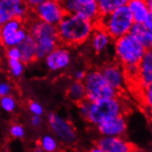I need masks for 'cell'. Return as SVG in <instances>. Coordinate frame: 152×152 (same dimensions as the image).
Returning a JSON list of instances; mask_svg holds the SVG:
<instances>
[{"mask_svg": "<svg viewBox=\"0 0 152 152\" xmlns=\"http://www.w3.org/2000/svg\"><path fill=\"white\" fill-rule=\"evenodd\" d=\"M137 81L144 88L152 85V52L147 50L144 56L138 64V78Z\"/></svg>", "mask_w": 152, "mask_h": 152, "instance_id": "9a60e30c", "label": "cell"}, {"mask_svg": "<svg viewBox=\"0 0 152 152\" xmlns=\"http://www.w3.org/2000/svg\"><path fill=\"white\" fill-rule=\"evenodd\" d=\"M31 10L24 0H0V24L11 19L26 20Z\"/></svg>", "mask_w": 152, "mask_h": 152, "instance_id": "30bf717a", "label": "cell"}, {"mask_svg": "<svg viewBox=\"0 0 152 152\" xmlns=\"http://www.w3.org/2000/svg\"><path fill=\"white\" fill-rule=\"evenodd\" d=\"M40 148L42 151L46 152H53L57 150L58 148V143L55 137L51 135L43 136L40 140Z\"/></svg>", "mask_w": 152, "mask_h": 152, "instance_id": "7402d4cb", "label": "cell"}, {"mask_svg": "<svg viewBox=\"0 0 152 152\" xmlns=\"http://www.w3.org/2000/svg\"><path fill=\"white\" fill-rule=\"evenodd\" d=\"M89 39H91V47L96 53H101L104 51L113 41L108 32L97 24L94 30L92 31Z\"/></svg>", "mask_w": 152, "mask_h": 152, "instance_id": "2e32d148", "label": "cell"}, {"mask_svg": "<svg viewBox=\"0 0 152 152\" xmlns=\"http://www.w3.org/2000/svg\"><path fill=\"white\" fill-rule=\"evenodd\" d=\"M144 101L149 107L152 105V86L149 85L144 88Z\"/></svg>", "mask_w": 152, "mask_h": 152, "instance_id": "f1b7e54d", "label": "cell"}, {"mask_svg": "<svg viewBox=\"0 0 152 152\" xmlns=\"http://www.w3.org/2000/svg\"><path fill=\"white\" fill-rule=\"evenodd\" d=\"M129 33H131L143 46L147 50L151 49L152 47V30L144 25V23L134 22L132 25Z\"/></svg>", "mask_w": 152, "mask_h": 152, "instance_id": "ac0fdd59", "label": "cell"}, {"mask_svg": "<svg viewBox=\"0 0 152 152\" xmlns=\"http://www.w3.org/2000/svg\"><path fill=\"white\" fill-rule=\"evenodd\" d=\"M31 14L40 20L56 26L66 15V11L60 0H48L37 5L31 10Z\"/></svg>", "mask_w": 152, "mask_h": 152, "instance_id": "52a82bcc", "label": "cell"}, {"mask_svg": "<svg viewBox=\"0 0 152 152\" xmlns=\"http://www.w3.org/2000/svg\"><path fill=\"white\" fill-rule=\"evenodd\" d=\"M43 59L45 61V65L49 70L57 72V71L66 69L70 65V51L66 46L58 44Z\"/></svg>", "mask_w": 152, "mask_h": 152, "instance_id": "8fae6325", "label": "cell"}, {"mask_svg": "<svg viewBox=\"0 0 152 152\" xmlns=\"http://www.w3.org/2000/svg\"><path fill=\"white\" fill-rule=\"evenodd\" d=\"M31 126L34 127H38L40 126V124H42V119H41V116L40 115H33L31 116Z\"/></svg>", "mask_w": 152, "mask_h": 152, "instance_id": "1f68e13d", "label": "cell"}, {"mask_svg": "<svg viewBox=\"0 0 152 152\" xmlns=\"http://www.w3.org/2000/svg\"><path fill=\"white\" fill-rule=\"evenodd\" d=\"M128 0H97L100 17L108 15L118 7L126 5Z\"/></svg>", "mask_w": 152, "mask_h": 152, "instance_id": "44dd1931", "label": "cell"}, {"mask_svg": "<svg viewBox=\"0 0 152 152\" xmlns=\"http://www.w3.org/2000/svg\"><path fill=\"white\" fill-rule=\"evenodd\" d=\"M0 106H1V108L5 112L12 113L15 111L17 107V102L12 95L8 94L3 97H0Z\"/></svg>", "mask_w": 152, "mask_h": 152, "instance_id": "cb8c5ba5", "label": "cell"}, {"mask_svg": "<svg viewBox=\"0 0 152 152\" xmlns=\"http://www.w3.org/2000/svg\"><path fill=\"white\" fill-rule=\"evenodd\" d=\"M143 23H144V25L147 28H148L149 30H152V14H150Z\"/></svg>", "mask_w": 152, "mask_h": 152, "instance_id": "836d02e7", "label": "cell"}, {"mask_svg": "<svg viewBox=\"0 0 152 152\" xmlns=\"http://www.w3.org/2000/svg\"><path fill=\"white\" fill-rule=\"evenodd\" d=\"M96 145L102 152H131L135 150V146L124 137L102 136L96 141Z\"/></svg>", "mask_w": 152, "mask_h": 152, "instance_id": "4fadbf2b", "label": "cell"}, {"mask_svg": "<svg viewBox=\"0 0 152 152\" xmlns=\"http://www.w3.org/2000/svg\"><path fill=\"white\" fill-rule=\"evenodd\" d=\"M96 24L104 29L114 40L130 31L134 20L128 7L124 5L108 15L100 17Z\"/></svg>", "mask_w": 152, "mask_h": 152, "instance_id": "3957f363", "label": "cell"}, {"mask_svg": "<svg viewBox=\"0 0 152 152\" xmlns=\"http://www.w3.org/2000/svg\"><path fill=\"white\" fill-rule=\"evenodd\" d=\"M6 55L7 59H20V53L18 46H10L6 48Z\"/></svg>", "mask_w": 152, "mask_h": 152, "instance_id": "83f0119b", "label": "cell"}, {"mask_svg": "<svg viewBox=\"0 0 152 152\" xmlns=\"http://www.w3.org/2000/svg\"><path fill=\"white\" fill-rule=\"evenodd\" d=\"M101 72L103 75L104 78L116 91H121L124 88L126 83V77L124 74L123 66L118 64H108L102 66Z\"/></svg>", "mask_w": 152, "mask_h": 152, "instance_id": "5bb4252c", "label": "cell"}, {"mask_svg": "<svg viewBox=\"0 0 152 152\" xmlns=\"http://www.w3.org/2000/svg\"><path fill=\"white\" fill-rule=\"evenodd\" d=\"M124 113V103L118 96L96 100L91 102L88 115L86 121L97 126L102 121Z\"/></svg>", "mask_w": 152, "mask_h": 152, "instance_id": "277c9868", "label": "cell"}, {"mask_svg": "<svg viewBox=\"0 0 152 152\" xmlns=\"http://www.w3.org/2000/svg\"><path fill=\"white\" fill-rule=\"evenodd\" d=\"M66 94L69 99L76 102L78 103L79 102H81L86 99V88L84 86L83 81H78V80H75L74 82L70 84L68 87Z\"/></svg>", "mask_w": 152, "mask_h": 152, "instance_id": "ffe728a7", "label": "cell"}, {"mask_svg": "<svg viewBox=\"0 0 152 152\" xmlns=\"http://www.w3.org/2000/svg\"><path fill=\"white\" fill-rule=\"evenodd\" d=\"M96 126L102 136L124 137L127 129V124L124 114H121L106 119Z\"/></svg>", "mask_w": 152, "mask_h": 152, "instance_id": "7c38bea8", "label": "cell"}, {"mask_svg": "<svg viewBox=\"0 0 152 152\" xmlns=\"http://www.w3.org/2000/svg\"><path fill=\"white\" fill-rule=\"evenodd\" d=\"M24 1L27 4V6L29 7L30 10H31L37 5H39L41 3H43V2H45V1H48V0H24Z\"/></svg>", "mask_w": 152, "mask_h": 152, "instance_id": "4dcf8cb0", "label": "cell"}, {"mask_svg": "<svg viewBox=\"0 0 152 152\" xmlns=\"http://www.w3.org/2000/svg\"><path fill=\"white\" fill-rule=\"evenodd\" d=\"M29 111L33 115H42L43 113V108L40 102H31L28 105Z\"/></svg>", "mask_w": 152, "mask_h": 152, "instance_id": "4316f807", "label": "cell"}, {"mask_svg": "<svg viewBox=\"0 0 152 152\" xmlns=\"http://www.w3.org/2000/svg\"><path fill=\"white\" fill-rule=\"evenodd\" d=\"M145 2L150 10H152V0H145Z\"/></svg>", "mask_w": 152, "mask_h": 152, "instance_id": "d590c367", "label": "cell"}, {"mask_svg": "<svg viewBox=\"0 0 152 152\" xmlns=\"http://www.w3.org/2000/svg\"><path fill=\"white\" fill-rule=\"evenodd\" d=\"M28 34L24 20L11 19L0 24V43L5 48L18 46Z\"/></svg>", "mask_w": 152, "mask_h": 152, "instance_id": "8992f818", "label": "cell"}, {"mask_svg": "<svg viewBox=\"0 0 152 152\" xmlns=\"http://www.w3.org/2000/svg\"><path fill=\"white\" fill-rule=\"evenodd\" d=\"M85 76H86V72L84 70H77L74 73L75 80H78V81H83Z\"/></svg>", "mask_w": 152, "mask_h": 152, "instance_id": "d6a6232c", "label": "cell"}, {"mask_svg": "<svg viewBox=\"0 0 152 152\" xmlns=\"http://www.w3.org/2000/svg\"><path fill=\"white\" fill-rule=\"evenodd\" d=\"M83 83L86 88V99L94 102L118 96V91L107 82L100 69H91L86 72Z\"/></svg>", "mask_w": 152, "mask_h": 152, "instance_id": "5b68a950", "label": "cell"}, {"mask_svg": "<svg viewBox=\"0 0 152 152\" xmlns=\"http://www.w3.org/2000/svg\"><path fill=\"white\" fill-rule=\"evenodd\" d=\"M8 60V68L10 73L15 77H20L25 69V64L20 59H7Z\"/></svg>", "mask_w": 152, "mask_h": 152, "instance_id": "603a6c76", "label": "cell"}, {"mask_svg": "<svg viewBox=\"0 0 152 152\" xmlns=\"http://www.w3.org/2000/svg\"><path fill=\"white\" fill-rule=\"evenodd\" d=\"M113 42L115 58L117 63L123 67L138 65L147 51V49L129 32L114 39Z\"/></svg>", "mask_w": 152, "mask_h": 152, "instance_id": "7a4b0ae2", "label": "cell"}, {"mask_svg": "<svg viewBox=\"0 0 152 152\" xmlns=\"http://www.w3.org/2000/svg\"><path fill=\"white\" fill-rule=\"evenodd\" d=\"M10 134L13 138L20 139L25 136L24 126L20 124H13L10 128Z\"/></svg>", "mask_w": 152, "mask_h": 152, "instance_id": "d4e9b609", "label": "cell"}, {"mask_svg": "<svg viewBox=\"0 0 152 152\" xmlns=\"http://www.w3.org/2000/svg\"><path fill=\"white\" fill-rule=\"evenodd\" d=\"M11 89H12V87L8 82H6V81L0 82V97L10 94Z\"/></svg>", "mask_w": 152, "mask_h": 152, "instance_id": "f546056e", "label": "cell"}, {"mask_svg": "<svg viewBox=\"0 0 152 152\" xmlns=\"http://www.w3.org/2000/svg\"><path fill=\"white\" fill-rule=\"evenodd\" d=\"M96 26V22L77 14L66 13L56 25L59 42L63 45H80L87 42Z\"/></svg>", "mask_w": 152, "mask_h": 152, "instance_id": "6da1fadb", "label": "cell"}, {"mask_svg": "<svg viewBox=\"0 0 152 152\" xmlns=\"http://www.w3.org/2000/svg\"><path fill=\"white\" fill-rule=\"evenodd\" d=\"M126 6L132 14L134 22L143 23L152 14V10L147 6L145 0H128Z\"/></svg>", "mask_w": 152, "mask_h": 152, "instance_id": "e0dca14e", "label": "cell"}, {"mask_svg": "<svg viewBox=\"0 0 152 152\" xmlns=\"http://www.w3.org/2000/svg\"><path fill=\"white\" fill-rule=\"evenodd\" d=\"M66 13L77 14L96 22L100 18L97 0H60Z\"/></svg>", "mask_w": 152, "mask_h": 152, "instance_id": "9c48e42d", "label": "cell"}, {"mask_svg": "<svg viewBox=\"0 0 152 152\" xmlns=\"http://www.w3.org/2000/svg\"><path fill=\"white\" fill-rule=\"evenodd\" d=\"M47 120L52 132L63 144L72 145L76 142L77 133L70 122L55 113H49Z\"/></svg>", "mask_w": 152, "mask_h": 152, "instance_id": "ba28073f", "label": "cell"}, {"mask_svg": "<svg viewBox=\"0 0 152 152\" xmlns=\"http://www.w3.org/2000/svg\"><path fill=\"white\" fill-rule=\"evenodd\" d=\"M91 151H92V152H102V151H101V149H100V148L98 147L96 144H95V146H93V147H92V148L91 149Z\"/></svg>", "mask_w": 152, "mask_h": 152, "instance_id": "e575fe53", "label": "cell"}, {"mask_svg": "<svg viewBox=\"0 0 152 152\" xmlns=\"http://www.w3.org/2000/svg\"><path fill=\"white\" fill-rule=\"evenodd\" d=\"M20 53V58L24 64L31 63L35 59V47H36V43L33 38L30 34L27 35V37L18 45Z\"/></svg>", "mask_w": 152, "mask_h": 152, "instance_id": "d6986e66", "label": "cell"}, {"mask_svg": "<svg viewBox=\"0 0 152 152\" xmlns=\"http://www.w3.org/2000/svg\"><path fill=\"white\" fill-rule=\"evenodd\" d=\"M91 101H88L87 99L79 102L77 103V107H78V113L79 115L84 120H87L88 118V112H89V107H91Z\"/></svg>", "mask_w": 152, "mask_h": 152, "instance_id": "484cf974", "label": "cell"}]
</instances>
